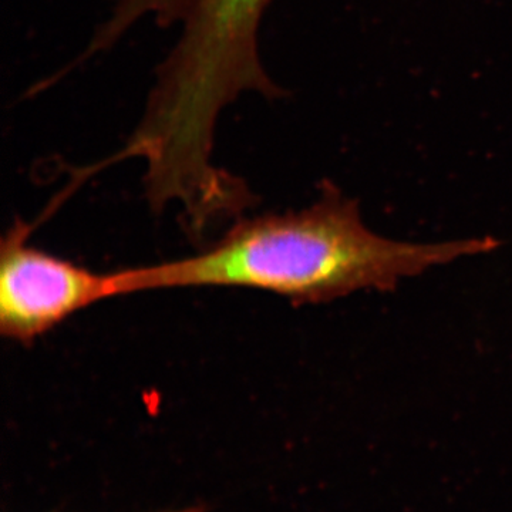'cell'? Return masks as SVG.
<instances>
[{
  "label": "cell",
  "instance_id": "cell-3",
  "mask_svg": "<svg viewBox=\"0 0 512 512\" xmlns=\"http://www.w3.org/2000/svg\"><path fill=\"white\" fill-rule=\"evenodd\" d=\"M161 512H204V508L198 507V505H194V507L180 508V510H170Z\"/></svg>",
  "mask_w": 512,
  "mask_h": 512
},
{
  "label": "cell",
  "instance_id": "cell-1",
  "mask_svg": "<svg viewBox=\"0 0 512 512\" xmlns=\"http://www.w3.org/2000/svg\"><path fill=\"white\" fill-rule=\"evenodd\" d=\"M494 238L409 244L380 237L356 202L333 185L312 207L241 220L198 254L113 272L116 295L175 288H248L295 305L330 302L357 291L389 292L409 276L498 247Z\"/></svg>",
  "mask_w": 512,
  "mask_h": 512
},
{
  "label": "cell",
  "instance_id": "cell-2",
  "mask_svg": "<svg viewBox=\"0 0 512 512\" xmlns=\"http://www.w3.org/2000/svg\"><path fill=\"white\" fill-rule=\"evenodd\" d=\"M18 222L0 245V332L29 345L77 312L116 298L113 272L100 274L29 244Z\"/></svg>",
  "mask_w": 512,
  "mask_h": 512
}]
</instances>
